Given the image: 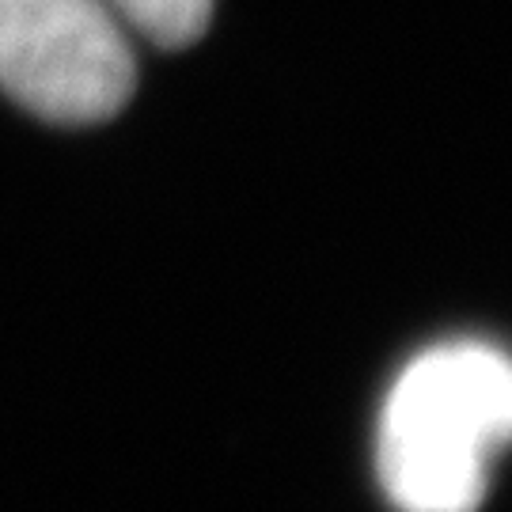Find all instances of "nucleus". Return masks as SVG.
Here are the masks:
<instances>
[{
  "label": "nucleus",
  "mask_w": 512,
  "mask_h": 512,
  "mask_svg": "<svg viewBox=\"0 0 512 512\" xmlns=\"http://www.w3.org/2000/svg\"><path fill=\"white\" fill-rule=\"evenodd\" d=\"M114 16L164 50L198 42L213 19V0H107Z\"/></svg>",
  "instance_id": "3"
},
{
  "label": "nucleus",
  "mask_w": 512,
  "mask_h": 512,
  "mask_svg": "<svg viewBox=\"0 0 512 512\" xmlns=\"http://www.w3.org/2000/svg\"><path fill=\"white\" fill-rule=\"evenodd\" d=\"M512 429L501 349L448 342L414 357L380 414L376 471L399 512H478Z\"/></svg>",
  "instance_id": "1"
},
{
  "label": "nucleus",
  "mask_w": 512,
  "mask_h": 512,
  "mask_svg": "<svg viewBox=\"0 0 512 512\" xmlns=\"http://www.w3.org/2000/svg\"><path fill=\"white\" fill-rule=\"evenodd\" d=\"M137 61L107 0H0V92L42 122L95 126L129 103Z\"/></svg>",
  "instance_id": "2"
}]
</instances>
